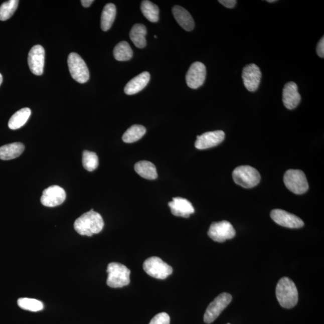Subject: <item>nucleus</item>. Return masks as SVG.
I'll return each instance as SVG.
<instances>
[{
	"label": "nucleus",
	"instance_id": "obj_8",
	"mask_svg": "<svg viewBox=\"0 0 324 324\" xmlns=\"http://www.w3.org/2000/svg\"><path fill=\"white\" fill-rule=\"evenodd\" d=\"M232 299V295L226 292L217 296L207 308L204 316V322L211 323L215 321L222 311L230 303Z\"/></svg>",
	"mask_w": 324,
	"mask_h": 324
},
{
	"label": "nucleus",
	"instance_id": "obj_33",
	"mask_svg": "<svg viewBox=\"0 0 324 324\" xmlns=\"http://www.w3.org/2000/svg\"><path fill=\"white\" fill-rule=\"evenodd\" d=\"M219 2L228 9L233 8L237 3L236 0H219Z\"/></svg>",
	"mask_w": 324,
	"mask_h": 324
},
{
	"label": "nucleus",
	"instance_id": "obj_28",
	"mask_svg": "<svg viewBox=\"0 0 324 324\" xmlns=\"http://www.w3.org/2000/svg\"><path fill=\"white\" fill-rule=\"evenodd\" d=\"M18 4V0H10L3 3L0 6V21H5L11 18L17 11Z\"/></svg>",
	"mask_w": 324,
	"mask_h": 324
},
{
	"label": "nucleus",
	"instance_id": "obj_18",
	"mask_svg": "<svg viewBox=\"0 0 324 324\" xmlns=\"http://www.w3.org/2000/svg\"><path fill=\"white\" fill-rule=\"evenodd\" d=\"M150 79V74L144 72L136 76L128 82L124 88V93L127 95H133L140 92L148 84Z\"/></svg>",
	"mask_w": 324,
	"mask_h": 324
},
{
	"label": "nucleus",
	"instance_id": "obj_5",
	"mask_svg": "<svg viewBox=\"0 0 324 324\" xmlns=\"http://www.w3.org/2000/svg\"><path fill=\"white\" fill-rule=\"evenodd\" d=\"M283 182L289 191L296 195L305 193L308 189V184L305 174L301 170H289L283 177Z\"/></svg>",
	"mask_w": 324,
	"mask_h": 324
},
{
	"label": "nucleus",
	"instance_id": "obj_14",
	"mask_svg": "<svg viewBox=\"0 0 324 324\" xmlns=\"http://www.w3.org/2000/svg\"><path fill=\"white\" fill-rule=\"evenodd\" d=\"M261 72L255 64H250L244 67L242 78L244 87L250 92L257 90L261 79Z\"/></svg>",
	"mask_w": 324,
	"mask_h": 324
},
{
	"label": "nucleus",
	"instance_id": "obj_32",
	"mask_svg": "<svg viewBox=\"0 0 324 324\" xmlns=\"http://www.w3.org/2000/svg\"><path fill=\"white\" fill-rule=\"evenodd\" d=\"M316 53L320 58L324 57V38L320 39L318 44L317 45Z\"/></svg>",
	"mask_w": 324,
	"mask_h": 324
},
{
	"label": "nucleus",
	"instance_id": "obj_12",
	"mask_svg": "<svg viewBox=\"0 0 324 324\" xmlns=\"http://www.w3.org/2000/svg\"><path fill=\"white\" fill-rule=\"evenodd\" d=\"M66 198V193L62 188L59 186H51L46 189L41 198L44 206L54 207L62 204Z\"/></svg>",
	"mask_w": 324,
	"mask_h": 324
},
{
	"label": "nucleus",
	"instance_id": "obj_36",
	"mask_svg": "<svg viewBox=\"0 0 324 324\" xmlns=\"http://www.w3.org/2000/svg\"><path fill=\"white\" fill-rule=\"evenodd\" d=\"M276 0H268L267 2L268 3H274L276 2Z\"/></svg>",
	"mask_w": 324,
	"mask_h": 324
},
{
	"label": "nucleus",
	"instance_id": "obj_24",
	"mask_svg": "<svg viewBox=\"0 0 324 324\" xmlns=\"http://www.w3.org/2000/svg\"><path fill=\"white\" fill-rule=\"evenodd\" d=\"M146 29L144 25L137 24L133 26L130 32V38L134 45L138 48H143L146 47Z\"/></svg>",
	"mask_w": 324,
	"mask_h": 324
},
{
	"label": "nucleus",
	"instance_id": "obj_30",
	"mask_svg": "<svg viewBox=\"0 0 324 324\" xmlns=\"http://www.w3.org/2000/svg\"><path fill=\"white\" fill-rule=\"evenodd\" d=\"M82 165L85 170L91 172L99 166V158L95 152L84 151L82 154Z\"/></svg>",
	"mask_w": 324,
	"mask_h": 324
},
{
	"label": "nucleus",
	"instance_id": "obj_26",
	"mask_svg": "<svg viewBox=\"0 0 324 324\" xmlns=\"http://www.w3.org/2000/svg\"><path fill=\"white\" fill-rule=\"evenodd\" d=\"M113 53L115 59L120 62L129 61L133 57V51L126 41H122L116 45Z\"/></svg>",
	"mask_w": 324,
	"mask_h": 324
},
{
	"label": "nucleus",
	"instance_id": "obj_4",
	"mask_svg": "<svg viewBox=\"0 0 324 324\" xmlns=\"http://www.w3.org/2000/svg\"><path fill=\"white\" fill-rule=\"evenodd\" d=\"M234 181L237 185L244 188L255 187L261 180L258 171L250 166H240L235 168L232 173Z\"/></svg>",
	"mask_w": 324,
	"mask_h": 324
},
{
	"label": "nucleus",
	"instance_id": "obj_23",
	"mask_svg": "<svg viewBox=\"0 0 324 324\" xmlns=\"http://www.w3.org/2000/svg\"><path fill=\"white\" fill-rule=\"evenodd\" d=\"M32 114L31 110L24 108L15 112L9 120L8 126L12 130H17L22 127L28 121Z\"/></svg>",
	"mask_w": 324,
	"mask_h": 324
},
{
	"label": "nucleus",
	"instance_id": "obj_25",
	"mask_svg": "<svg viewBox=\"0 0 324 324\" xmlns=\"http://www.w3.org/2000/svg\"><path fill=\"white\" fill-rule=\"evenodd\" d=\"M146 133V129L142 125L134 124L129 128L122 137L126 143H133L141 139Z\"/></svg>",
	"mask_w": 324,
	"mask_h": 324
},
{
	"label": "nucleus",
	"instance_id": "obj_37",
	"mask_svg": "<svg viewBox=\"0 0 324 324\" xmlns=\"http://www.w3.org/2000/svg\"><path fill=\"white\" fill-rule=\"evenodd\" d=\"M154 38L156 39V38H157V36H154Z\"/></svg>",
	"mask_w": 324,
	"mask_h": 324
},
{
	"label": "nucleus",
	"instance_id": "obj_15",
	"mask_svg": "<svg viewBox=\"0 0 324 324\" xmlns=\"http://www.w3.org/2000/svg\"><path fill=\"white\" fill-rule=\"evenodd\" d=\"M225 137V134L222 130L208 131L200 136H197L195 143V147L198 149L214 147L224 141Z\"/></svg>",
	"mask_w": 324,
	"mask_h": 324
},
{
	"label": "nucleus",
	"instance_id": "obj_10",
	"mask_svg": "<svg viewBox=\"0 0 324 324\" xmlns=\"http://www.w3.org/2000/svg\"><path fill=\"white\" fill-rule=\"evenodd\" d=\"M206 74V67L204 64L195 62L191 66L186 74V83L192 89H197L204 84Z\"/></svg>",
	"mask_w": 324,
	"mask_h": 324
},
{
	"label": "nucleus",
	"instance_id": "obj_31",
	"mask_svg": "<svg viewBox=\"0 0 324 324\" xmlns=\"http://www.w3.org/2000/svg\"><path fill=\"white\" fill-rule=\"evenodd\" d=\"M170 317L167 313L162 312L155 315L149 324H170Z\"/></svg>",
	"mask_w": 324,
	"mask_h": 324
},
{
	"label": "nucleus",
	"instance_id": "obj_27",
	"mask_svg": "<svg viewBox=\"0 0 324 324\" xmlns=\"http://www.w3.org/2000/svg\"><path fill=\"white\" fill-rule=\"evenodd\" d=\"M142 13L146 19L151 23H157L159 19V9L157 6L148 0H145L141 3L140 6Z\"/></svg>",
	"mask_w": 324,
	"mask_h": 324
},
{
	"label": "nucleus",
	"instance_id": "obj_7",
	"mask_svg": "<svg viewBox=\"0 0 324 324\" xmlns=\"http://www.w3.org/2000/svg\"><path fill=\"white\" fill-rule=\"evenodd\" d=\"M68 66L70 75L79 83L84 84L90 78L89 70L84 60L78 54L72 53L68 57Z\"/></svg>",
	"mask_w": 324,
	"mask_h": 324
},
{
	"label": "nucleus",
	"instance_id": "obj_6",
	"mask_svg": "<svg viewBox=\"0 0 324 324\" xmlns=\"http://www.w3.org/2000/svg\"><path fill=\"white\" fill-rule=\"evenodd\" d=\"M146 273L157 279H165L173 273V268L156 256L146 259L143 264Z\"/></svg>",
	"mask_w": 324,
	"mask_h": 324
},
{
	"label": "nucleus",
	"instance_id": "obj_21",
	"mask_svg": "<svg viewBox=\"0 0 324 324\" xmlns=\"http://www.w3.org/2000/svg\"><path fill=\"white\" fill-rule=\"evenodd\" d=\"M134 170L143 179L153 180L157 178L156 168L151 162L139 161L134 165Z\"/></svg>",
	"mask_w": 324,
	"mask_h": 324
},
{
	"label": "nucleus",
	"instance_id": "obj_17",
	"mask_svg": "<svg viewBox=\"0 0 324 324\" xmlns=\"http://www.w3.org/2000/svg\"><path fill=\"white\" fill-rule=\"evenodd\" d=\"M283 102L287 109L292 110L296 108L301 100L298 86L295 82H289L283 89Z\"/></svg>",
	"mask_w": 324,
	"mask_h": 324
},
{
	"label": "nucleus",
	"instance_id": "obj_13",
	"mask_svg": "<svg viewBox=\"0 0 324 324\" xmlns=\"http://www.w3.org/2000/svg\"><path fill=\"white\" fill-rule=\"evenodd\" d=\"M45 51L41 45H35L30 50L28 63L30 70L36 75L40 76L44 73Z\"/></svg>",
	"mask_w": 324,
	"mask_h": 324
},
{
	"label": "nucleus",
	"instance_id": "obj_11",
	"mask_svg": "<svg viewBox=\"0 0 324 324\" xmlns=\"http://www.w3.org/2000/svg\"><path fill=\"white\" fill-rule=\"evenodd\" d=\"M271 218L277 224L289 228H300L304 224L302 220L285 210L275 209L271 211Z\"/></svg>",
	"mask_w": 324,
	"mask_h": 324
},
{
	"label": "nucleus",
	"instance_id": "obj_22",
	"mask_svg": "<svg viewBox=\"0 0 324 324\" xmlns=\"http://www.w3.org/2000/svg\"><path fill=\"white\" fill-rule=\"evenodd\" d=\"M117 9L115 5L108 3L105 6L101 17V28L103 31L107 32L111 28L115 19Z\"/></svg>",
	"mask_w": 324,
	"mask_h": 324
},
{
	"label": "nucleus",
	"instance_id": "obj_3",
	"mask_svg": "<svg viewBox=\"0 0 324 324\" xmlns=\"http://www.w3.org/2000/svg\"><path fill=\"white\" fill-rule=\"evenodd\" d=\"M106 272L108 274L107 285L111 288H122L130 283V270L120 263H110Z\"/></svg>",
	"mask_w": 324,
	"mask_h": 324
},
{
	"label": "nucleus",
	"instance_id": "obj_38",
	"mask_svg": "<svg viewBox=\"0 0 324 324\" xmlns=\"http://www.w3.org/2000/svg\"><path fill=\"white\" fill-rule=\"evenodd\" d=\"M228 324H230V323H228Z\"/></svg>",
	"mask_w": 324,
	"mask_h": 324
},
{
	"label": "nucleus",
	"instance_id": "obj_35",
	"mask_svg": "<svg viewBox=\"0 0 324 324\" xmlns=\"http://www.w3.org/2000/svg\"><path fill=\"white\" fill-rule=\"evenodd\" d=\"M3 82V76L1 73H0V85H2Z\"/></svg>",
	"mask_w": 324,
	"mask_h": 324
},
{
	"label": "nucleus",
	"instance_id": "obj_29",
	"mask_svg": "<svg viewBox=\"0 0 324 324\" xmlns=\"http://www.w3.org/2000/svg\"><path fill=\"white\" fill-rule=\"evenodd\" d=\"M18 304L23 309L34 311V312L42 310L44 307V304L41 301L33 298H20L18 300Z\"/></svg>",
	"mask_w": 324,
	"mask_h": 324
},
{
	"label": "nucleus",
	"instance_id": "obj_9",
	"mask_svg": "<svg viewBox=\"0 0 324 324\" xmlns=\"http://www.w3.org/2000/svg\"><path fill=\"white\" fill-rule=\"evenodd\" d=\"M236 232L230 222L223 221L213 222L210 225L208 235L213 241L218 243L224 242L235 236Z\"/></svg>",
	"mask_w": 324,
	"mask_h": 324
},
{
	"label": "nucleus",
	"instance_id": "obj_20",
	"mask_svg": "<svg viewBox=\"0 0 324 324\" xmlns=\"http://www.w3.org/2000/svg\"><path fill=\"white\" fill-rule=\"evenodd\" d=\"M25 146L21 142H14L0 147V159L9 160L14 159L23 154Z\"/></svg>",
	"mask_w": 324,
	"mask_h": 324
},
{
	"label": "nucleus",
	"instance_id": "obj_16",
	"mask_svg": "<svg viewBox=\"0 0 324 324\" xmlns=\"http://www.w3.org/2000/svg\"><path fill=\"white\" fill-rule=\"evenodd\" d=\"M171 213L176 216L188 218L194 213L195 209L191 202L181 197L174 198L172 201L168 203Z\"/></svg>",
	"mask_w": 324,
	"mask_h": 324
},
{
	"label": "nucleus",
	"instance_id": "obj_1",
	"mask_svg": "<svg viewBox=\"0 0 324 324\" xmlns=\"http://www.w3.org/2000/svg\"><path fill=\"white\" fill-rule=\"evenodd\" d=\"M104 222L99 213L91 209L76 220L74 228L78 234L91 237L102 231Z\"/></svg>",
	"mask_w": 324,
	"mask_h": 324
},
{
	"label": "nucleus",
	"instance_id": "obj_19",
	"mask_svg": "<svg viewBox=\"0 0 324 324\" xmlns=\"http://www.w3.org/2000/svg\"><path fill=\"white\" fill-rule=\"evenodd\" d=\"M173 14L177 22L186 31L191 32L195 27L193 18L188 11L180 6H174Z\"/></svg>",
	"mask_w": 324,
	"mask_h": 324
},
{
	"label": "nucleus",
	"instance_id": "obj_34",
	"mask_svg": "<svg viewBox=\"0 0 324 324\" xmlns=\"http://www.w3.org/2000/svg\"><path fill=\"white\" fill-rule=\"evenodd\" d=\"M81 4L84 8H89L94 2L93 0H82Z\"/></svg>",
	"mask_w": 324,
	"mask_h": 324
},
{
	"label": "nucleus",
	"instance_id": "obj_2",
	"mask_svg": "<svg viewBox=\"0 0 324 324\" xmlns=\"http://www.w3.org/2000/svg\"><path fill=\"white\" fill-rule=\"evenodd\" d=\"M276 296L281 306L286 308L295 307L298 301V293L294 282L289 278H281L276 286Z\"/></svg>",
	"mask_w": 324,
	"mask_h": 324
}]
</instances>
